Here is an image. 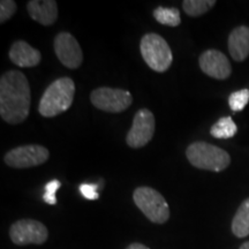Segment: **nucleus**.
Here are the masks:
<instances>
[{
  "label": "nucleus",
  "instance_id": "nucleus-12",
  "mask_svg": "<svg viewBox=\"0 0 249 249\" xmlns=\"http://www.w3.org/2000/svg\"><path fill=\"white\" fill-rule=\"evenodd\" d=\"M9 59L18 67H35L42 60L38 50L24 40H18L9 49Z\"/></svg>",
  "mask_w": 249,
  "mask_h": 249
},
{
  "label": "nucleus",
  "instance_id": "nucleus-20",
  "mask_svg": "<svg viewBox=\"0 0 249 249\" xmlns=\"http://www.w3.org/2000/svg\"><path fill=\"white\" fill-rule=\"evenodd\" d=\"M61 187V182L59 180L54 179L49 181L45 185V192L44 195H43V200H44L45 203H48L50 205H54L57 204V197H55V193L59 188Z\"/></svg>",
  "mask_w": 249,
  "mask_h": 249
},
{
  "label": "nucleus",
  "instance_id": "nucleus-15",
  "mask_svg": "<svg viewBox=\"0 0 249 249\" xmlns=\"http://www.w3.org/2000/svg\"><path fill=\"white\" fill-rule=\"evenodd\" d=\"M232 232L236 238L249 235V198L242 202L233 217Z\"/></svg>",
  "mask_w": 249,
  "mask_h": 249
},
{
  "label": "nucleus",
  "instance_id": "nucleus-7",
  "mask_svg": "<svg viewBox=\"0 0 249 249\" xmlns=\"http://www.w3.org/2000/svg\"><path fill=\"white\" fill-rule=\"evenodd\" d=\"M49 157L50 152L46 148L39 144H29L9 150L4 160L6 165L14 169H27L44 164Z\"/></svg>",
  "mask_w": 249,
  "mask_h": 249
},
{
  "label": "nucleus",
  "instance_id": "nucleus-6",
  "mask_svg": "<svg viewBox=\"0 0 249 249\" xmlns=\"http://www.w3.org/2000/svg\"><path fill=\"white\" fill-rule=\"evenodd\" d=\"M90 101L98 110L108 113H119L130 107L133 97L127 90L103 87L93 90L90 95Z\"/></svg>",
  "mask_w": 249,
  "mask_h": 249
},
{
  "label": "nucleus",
  "instance_id": "nucleus-21",
  "mask_svg": "<svg viewBox=\"0 0 249 249\" xmlns=\"http://www.w3.org/2000/svg\"><path fill=\"white\" fill-rule=\"evenodd\" d=\"M17 11V2L13 0H1L0 2V22L4 23L9 20Z\"/></svg>",
  "mask_w": 249,
  "mask_h": 249
},
{
  "label": "nucleus",
  "instance_id": "nucleus-9",
  "mask_svg": "<svg viewBox=\"0 0 249 249\" xmlns=\"http://www.w3.org/2000/svg\"><path fill=\"white\" fill-rule=\"evenodd\" d=\"M155 133V116L148 108H141L134 116L132 128L127 134L126 142L130 148H142L152 140Z\"/></svg>",
  "mask_w": 249,
  "mask_h": 249
},
{
  "label": "nucleus",
  "instance_id": "nucleus-1",
  "mask_svg": "<svg viewBox=\"0 0 249 249\" xmlns=\"http://www.w3.org/2000/svg\"><path fill=\"white\" fill-rule=\"evenodd\" d=\"M30 86L20 71H8L0 79V116L6 123L18 124L29 116Z\"/></svg>",
  "mask_w": 249,
  "mask_h": 249
},
{
  "label": "nucleus",
  "instance_id": "nucleus-4",
  "mask_svg": "<svg viewBox=\"0 0 249 249\" xmlns=\"http://www.w3.org/2000/svg\"><path fill=\"white\" fill-rule=\"evenodd\" d=\"M140 50L143 60L152 71L163 73L171 67L173 54L170 45L163 37L157 34L150 33L142 37Z\"/></svg>",
  "mask_w": 249,
  "mask_h": 249
},
{
  "label": "nucleus",
  "instance_id": "nucleus-5",
  "mask_svg": "<svg viewBox=\"0 0 249 249\" xmlns=\"http://www.w3.org/2000/svg\"><path fill=\"white\" fill-rule=\"evenodd\" d=\"M133 198L138 208L152 223L164 224L170 218V208L164 196L150 187H139Z\"/></svg>",
  "mask_w": 249,
  "mask_h": 249
},
{
  "label": "nucleus",
  "instance_id": "nucleus-19",
  "mask_svg": "<svg viewBox=\"0 0 249 249\" xmlns=\"http://www.w3.org/2000/svg\"><path fill=\"white\" fill-rule=\"evenodd\" d=\"M249 102V90L241 89L232 92L229 97V105L232 111L240 112L246 107Z\"/></svg>",
  "mask_w": 249,
  "mask_h": 249
},
{
  "label": "nucleus",
  "instance_id": "nucleus-16",
  "mask_svg": "<svg viewBox=\"0 0 249 249\" xmlns=\"http://www.w3.org/2000/svg\"><path fill=\"white\" fill-rule=\"evenodd\" d=\"M238 132V127L231 117H223L211 127L210 134L216 139H231Z\"/></svg>",
  "mask_w": 249,
  "mask_h": 249
},
{
  "label": "nucleus",
  "instance_id": "nucleus-18",
  "mask_svg": "<svg viewBox=\"0 0 249 249\" xmlns=\"http://www.w3.org/2000/svg\"><path fill=\"white\" fill-rule=\"evenodd\" d=\"M214 5V0H185L182 2V8L187 15L197 18L207 13Z\"/></svg>",
  "mask_w": 249,
  "mask_h": 249
},
{
  "label": "nucleus",
  "instance_id": "nucleus-8",
  "mask_svg": "<svg viewBox=\"0 0 249 249\" xmlns=\"http://www.w3.org/2000/svg\"><path fill=\"white\" fill-rule=\"evenodd\" d=\"M9 236L18 246L42 245L48 240L49 232L44 224L34 219H21L11 226Z\"/></svg>",
  "mask_w": 249,
  "mask_h": 249
},
{
  "label": "nucleus",
  "instance_id": "nucleus-2",
  "mask_svg": "<svg viewBox=\"0 0 249 249\" xmlns=\"http://www.w3.org/2000/svg\"><path fill=\"white\" fill-rule=\"evenodd\" d=\"M75 95V83L70 77H61L52 82L40 98V116L53 118L71 107Z\"/></svg>",
  "mask_w": 249,
  "mask_h": 249
},
{
  "label": "nucleus",
  "instance_id": "nucleus-22",
  "mask_svg": "<svg viewBox=\"0 0 249 249\" xmlns=\"http://www.w3.org/2000/svg\"><path fill=\"white\" fill-rule=\"evenodd\" d=\"M98 189V185L97 183H81L79 187V191L81 193V195L83 197L87 198V200H98L99 194L97 192Z\"/></svg>",
  "mask_w": 249,
  "mask_h": 249
},
{
  "label": "nucleus",
  "instance_id": "nucleus-14",
  "mask_svg": "<svg viewBox=\"0 0 249 249\" xmlns=\"http://www.w3.org/2000/svg\"><path fill=\"white\" fill-rule=\"evenodd\" d=\"M229 51L233 60L244 61L249 55V27L240 26L229 36Z\"/></svg>",
  "mask_w": 249,
  "mask_h": 249
},
{
  "label": "nucleus",
  "instance_id": "nucleus-11",
  "mask_svg": "<svg viewBox=\"0 0 249 249\" xmlns=\"http://www.w3.org/2000/svg\"><path fill=\"white\" fill-rule=\"evenodd\" d=\"M198 64L204 74L217 80H225L232 73V66L229 59L218 50L204 51L200 55Z\"/></svg>",
  "mask_w": 249,
  "mask_h": 249
},
{
  "label": "nucleus",
  "instance_id": "nucleus-3",
  "mask_svg": "<svg viewBox=\"0 0 249 249\" xmlns=\"http://www.w3.org/2000/svg\"><path fill=\"white\" fill-rule=\"evenodd\" d=\"M186 156L193 166L213 172H222L231 163V157L225 150L207 142L192 143Z\"/></svg>",
  "mask_w": 249,
  "mask_h": 249
},
{
  "label": "nucleus",
  "instance_id": "nucleus-24",
  "mask_svg": "<svg viewBox=\"0 0 249 249\" xmlns=\"http://www.w3.org/2000/svg\"><path fill=\"white\" fill-rule=\"evenodd\" d=\"M239 249H249V241L245 242V244H242L241 247L239 248Z\"/></svg>",
  "mask_w": 249,
  "mask_h": 249
},
{
  "label": "nucleus",
  "instance_id": "nucleus-10",
  "mask_svg": "<svg viewBox=\"0 0 249 249\" xmlns=\"http://www.w3.org/2000/svg\"><path fill=\"white\" fill-rule=\"evenodd\" d=\"M54 52L65 67L76 70L83 61V53L75 37L70 33H60L54 38Z\"/></svg>",
  "mask_w": 249,
  "mask_h": 249
},
{
  "label": "nucleus",
  "instance_id": "nucleus-23",
  "mask_svg": "<svg viewBox=\"0 0 249 249\" xmlns=\"http://www.w3.org/2000/svg\"><path fill=\"white\" fill-rule=\"evenodd\" d=\"M126 249H150V248H148L147 246H144L142 244H138V242H135V244L129 245Z\"/></svg>",
  "mask_w": 249,
  "mask_h": 249
},
{
  "label": "nucleus",
  "instance_id": "nucleus-17",
  "mask_svg": "<svg viewBox=\"0 0 249 249\" xmlns=\"http://www.w3.org/2000/svg\"><path fill=\"white\" fill-rule=\"evenodd\" d=\"M154 18L160 24L169 27H178L181 22L180 12L178 8L174 7H163L160 6L154 11Z\"/></svg>",
  "mask_w": 249,
  "mask_h": 249
},
{
  "label": "nucleus",
  "instance_id": "nucleus-13",
  "mask_svg": "<svg viewBox=\"0 0 249 249\" xmlns=\"http://www.w3.org/2000/svg\"><path fill=\"white\" fill-rule=\"evenodd\" d=\"M27 9L30 18L43 26H51L58 18V6L54 0H31Z\"/></svg>",
  "mask_w": 249,
  "mask_h": 249
}]
</instances>
